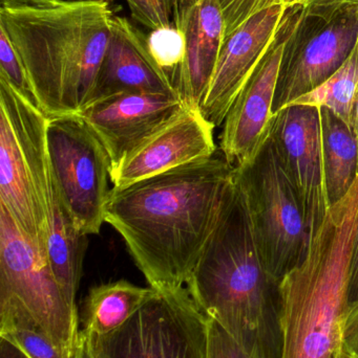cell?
Segmentation results:
<instances>
[{"instance_id":"13","label":"cell","mask_w":358,"mask_h":358,"mask_svg":"<svg viewBox=\"0 0 358 358\" xmlns=\"http://www.w3.org/2000/svg\"><path fill=\"white\" fill-rule=\"evenodd\" d=\"M290 6H269L244 21L223 42L209 87L201 104L206 119L214 126L225 119L283 27Z\"/></svg>"},{"instance_id":"19","label":"cell","mask_w":358,"mask_h":358,"mask_svg":"<svg viewBox=\"0 0 358 358\" xmlns=\"http://www.w3.org/2000/svg\"><path fill=\"white\" fill-rule=\"evenodd\" d=\"M326 189L330 206L342 199L358 176V147L353 130L325 107L321 108Z\"/></svg>"},{"instance_id":"2","label":"cell","mask_w":358,"mask_h":358,"mask_svg":"<svg viewBox=\"0 0 358 358\" xmlns=\"http://www.w3.org/2000/svg\"><path fill=\"white\" fill-rule=\"evenodd\" d=\"M186 287L202 313L218 322L250 357H283L280 282L265 266L237 169Z\"/></svg>"},{"instance_id":"20","label":"cell","mask_w":358,"mask_h":358,"mask_svg":"<svg viewBox=\"0 0 358 358\" xmlns=\"http://www.w3.org/2000/svg\"><path fill=\"white\" fill-rule=\"evenodd\" d=\"M358 92V42L348 60L329 79L308 94L290 103L331 110L352 129L353 111Z\"/></svg>"},{"instance_id":"31","label":"cell","mask_w":358,"mask_h":358,"mask_svg":"<svg viewBox=\"0 0 358 358\" xmlns=\"http://www.w3.org/2000/svg\"><path fill=\"white\" fill-rule=\"evenodd\" d=\"M307 3H308V0H261L260 4H259L258 12L259 10L269 8V6H277V4H285V6H296V4Z\"/></svg>"},{"instance_id":"10","label":"cell","mask_w":358,"mask_h":358,"mask_svg":"<svg viewBox=\"0 0 358 358\" xmlns=\"http://www.w3.org/2000/svg\"><path fill=\"white\" fill-rule=\"evenodd\" d=\"M270 138L304 213L311 238L330 208L326 189L321 108L290 105L275 113Z\"/></svg>"},{"instance_id":"29","label":"cell","mask_w":358,"mask_h":358,"mask_svg":"<svg viewBox=\"0 0 358 358\" xmlns=\"http://www.w3.org/2000/svg\"><path fill=\"white\" fill-rule=\"evenodd\" d=\"M349 301H350V304L358 301V222L354 241H353L352 256H351Z\"/></svg>"},{"instance_id":"28","label":"cell","mask_w":358,"mask_h":358,"mask_svg":"<svg viewBox=\"0 0 358 358\" xmlns=\"http://www.w3.org/2000/svg\"><path fill=\"white\" fill-rule=\"evenodd\" d=\"M0 6L8 8H50L80 2L109 1V0H0Z\"/></svg>"},{"instance_id":"35","label":"cell","mask_w":358,"mask_h":358,"mask_svg":"<svg viewBox=\"0 0 358 358\" xmlns=\"http://www.w3.org/2000/svg\"><path fill=\"white\" fill-rule=\"evenodd\" d=\"M357 1H358V0H357Z\"/></svg>"},{"instance_id":"32","label":"cell","mask_w":358,"mask_h":358,"mask_svg":"<svg viewBox=\"0 0 358 358\" xmlns=\"http://www.w3.org/2000/svg\"><path fill=\"white\" fill-rule=\"evenodd\" d=\"M78 358H92V355H90L88 338H82L81 344H80L79 353H78Z\"/></svg>"},{"instance_id":"1","label":"cell","mask_w":358,"mask_h":358,"mask_svg":"<svg viewBox=\"0 0 358 358\" xmlns=\"http://www.w3.org/2000/svg\"><path fill=\"white\" fill-rule=\"evenodd\" d=\"M223 157L195 162L109 192L105 222L156 290L186 286L233 185Z\"/></svg>"},{"instance_id":"8","label":"cell","mask_w":358,"mask_h":358,"mask_svg":"<svg viewBox=\"0 0 358 358\" xmlns=\"http://www.w3.org/2000/svg\"><path fill=\"white\" fill-rule=\"evenodd\" d=\"M235 169L249 199L265 266L281 282L306 258L310 245L298 194L270 136L252 163Z\"/></svg>"},{"instance_id":"17","label":"cell","mask_w":358,"mask_h":358,"mask_svg":"<svg viewBox=\"0 0 358 358\" xmlns=\"http://www.w3.org/2000/svg\"><path fill=\"white\" fill-rule=\"evenodd\" d=\"M0 203L46 256L48 227L40 210L29 167L8 115L0 110ZM48 258V257H46Z\"/></svg>"},{"instance_id":"11","label":"cell","mask_w":358,"mask_h":358,"mask_svg":"<svg viewBox=\"0 0 358 358\" xmlns=\"http://www.w3.org/2000/svg\"><path fill=\"white\" fill-rule=\"evenodd\" d=\"M296 6L288 8L277 40L235 99L225 119L221 151L233 167L243 168L252 163L270 136L280 69Z\"/></svg>"},{"instance_id":"33","label":"cell","mask_w":358,"mask_h":358,"mask_svg":"<svg viewBox=\"0 0 358 358\" xmlns=\"http://www.w3.org/2000/svg\"><path fill=\"white\" fill-rule=\"evenodd\" d=\"M357 1V0H308V4L312 6H331V4L344 3V2Z\"/></svg>"},{"instance_id":"16","label":"cell","mask_w":358,"mask_h":358,"mask_svg":"<svg viewBox=\"0 0 358 358\" xmlns=\"http://www.w3.org/2000/svg\"><path fill=\"white\" fill-rule=\"evenodd\" d=\"M185 56L177 90L185 104L201 107L224 42L225 21L218 0H191L180 27Z\"/></svg>"},{"instance_id":"12","label":"cell","mask_w":358,"mask_h":358,"mask_svg":"<svg viewBox=\"0 0 358 358\" xmlns=\"http://www.w3.org/2000/svg\"><path fill=\"white\" fill-rule=\"evenodd\" d=\"M214 126L201 107L186 105L111 170L113 189L214 157Z\"/></svg>"},{"instance_id":"26","label":"cell","mask_w":358,"mask_h":358,"mask_svg":"<svg viewBox=\"0 0 358 358\" xmlns=\"http://www.w3.org/2000/svg\"><path fill=\"white\" fill-rule=\"evenodd\" d=\"M225 21L224 40L258 12L261 0H218Z\"/></svg>"},{"instance_id":"6","label":"cell","mask_w":358,"mask_h":358,"mask_svg":"<svg viewBox=\"0 0 358 358\" xmlns=\"http://www.w3.org/2000/svg\"><path fill=\"white\" fill-rule=\"evenodd\" d=\"M357 42L358 1L298 4L280 69L275 115L329 79Z\"/></svg>"},{"instance_id":"27","label":"cell","mask_w":358,"mask_h":358,"mask_svg":"<svg viewBox=\"0 0 358 358\" xmlns=\"http://www.w3.org/2000/svg\"><path fill=\"white\" fill-rule=\"evenodd\" d=\"M342 358H358V301L350 305L343 331Z\"/></svg>"},{"instance_id":"34","label":"cell","mask_w":358,"mask_h":358,"mask_svg":"<svg viewBox=\"0 0 358 358\" xmlns=\"http://www.w3.org/2000/svg\"><path fill=\"white\" fill-rule=\"evenodd\" d=\"M352 130L353 134H354L355 140H357L358 147V92L357 102H355L354 111H353Z\"/></svg>"},{"instance_id":"5","label":"cell","mask_w":358,"mask_h":358,"mask_svg":"<svg viewBox=\"0 0 358 358\" xmlns=\"http://www.w3.org/2000/svg\"><path fill=\"white\" fill-rule=\"evenodd\" d=\"M41 330L63 350L80 347L77 307L65 298L46 254L0 203V329Z\"/></svg>"},{"instance_id":"23","label":"cell","mask_w":358,"mask_h":358,"mask_svg":"<svg viewBox=\"0 0 358 358\" xmlns=\"http://www.w3.org/2000/svg\"><path fill=\"white\" fill-rule=\"evenodd\" d=\"M0 336L16 345L29 358H78L57 346L41 330L31 327L0 329ZM79 353V352H78Z\"/></svg>"},{"instance_id":"9","label":"cell","mask_w":358,"mask_h":358,"mask_svg":"<svg viewBox=\"0 0 358 358\" xmlns=\"http://www.w3.org/2000/svg\"><path fill=\"white\" fill-rule=\"evenodd\" d=\"M46 145L57 187L78 231L98 235L111 189V159L77 113L48 117Z\"/></svg>"},{"instance_id":"14","label":"cell","mask_w":358,"mask_h":358,"mask_svg":"<svg viewBox=\"0 0 358 358\" xmlns=\"http://www.w3.org/2000/svg\"><path fill=\"white\" fill-rule=\"evenodd\" d=\"M185 107L178 94L122 92L92 101L77 115L102 143L111 170Z\"/></svg>"},{"instance_id":"22","label":"cell","mask_w":358,"mask_h":358,"mask_svg":"<svg viewBox=\"0 0 358 358\" xmlns=\"http://www.w3.org/2000/svg\"><path fill=\"white\" fill-rule=\"evenodd\" d=\"M137 22L149 31L180 27L183 13L191 0H126Z\"/></svg>"},{"instance_id":"30","label":"cell","mask_w":358,"mask_h":358,"mask_svg":"<svg viewBox=\"0 0 358 358\" xmlns=\"http://www.w3.org/2000/svg\"><path fill=\"white\" fill-rule=\"evenodd\" d=\"M0 358H29L16 345L0 336Z\"/></svg>"},{"instance_id":"24","label":"cell","mask_w":358,"mask_h":358,"mask_svg":"<svg viewBox=\"0 0 358 358\" xmlns=\"http://www.w3.org/2000/svg\"><path fill=\"white\" fill-rule=\"evenodd\" d=\"M0 76L27 102L41 110L39 100L27 77V71L15 52L10 39L0 29ZM42 111V110H41Z\"/></svg>"},{"instance_id":"15","label":"cell","mask_w":358,"mask_h":358,"mask_svg":"<svg viewBox=\"0 0 358 358\" xmlns=\"http://www.w3.org/2000/svg\"><path fill=\"white\" fill-rule=\"evenodd\" d=\"M122 92L180 96L153 60L146 35L125 17L113 16L92 101Z\"/></svg>"},{"instance_id":"4","label":"cell","mask_w":358,"mask_h":358,"mask_svg":"<svg viewBox=\"0 0 358 358\" xmlns=\"http://www.w3.org/2000/svg\"><path fill=\"white\" fill-rule=\"evenodd\" d=\"M358 222V176L330 206L306 258L280 282L282 358H342L349 279Z\"/></svg>"},{"instance_id":"18","label":"cell","mask_w":358,"mask_h":358,"mask_svg":"<svg viewBox=\"0 0 358 358\" xmlns=\"http://www.w3.org/2000/svg\"><path fill=\"white\" fill-rule=\"evenodd\" d=\"M156 294L151 286L141 287L126 280L95 286L84 305V330L101 336L119 329Z\"/></svg>"},{"instance_id":"7","label":"cell","mask_w":358,"mask_h":358,"mask_svg":"<svg viewBox=\"0 0 358 358\" xmlns=\"http://www.w3.org/2000/svg\"><path fill=\"white\" fill-rule=\"evenodd\" d=\"M92 358H206L208 317L186 286L157 290L119 329L88 334Z\"/></svg>"},{"instance_id":"25","label":"cell","mask_w":358,"mask_h":358,"mask_svg":"<svg viewBox=\"0 0 358 358\" xmlns=\"http://www.w3.org/2000/svg\"><path fill=\"white\" fill-rule=\"evenodd\" d=\"M206 358H252L214 320L208 317Z\"/></svg>"},{"instance_id":"3","label":"cell","mask_w":358,"mask_h":358,"mask_svg":"<svg viewBox=\"0 0 358 358\" xmlns=\"http://www.w3.org/2000/svg\"><path fill=\"white\" fill-rule=\"evenodd\" d=\"M113 17L109 1L0 6V29L18 55L46 117L77 113L94 100Z\"/></svg>"},{"instance_id":"21","label":"cell","mask_w":358,"mask_h":358,"mask_svg":"<svg viewBox=\"0 0 358 358\" xmlns=\"http://www.w3.org/2000/svg\"><path fill=\"white\" fill-rule=\"evenodd\" d=\"M146 38L153 60L168 76L177 90L179 73L185 56L184 33L179 27H162L149 31Z\"/></svg>"}]
</instances>
